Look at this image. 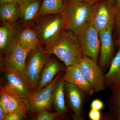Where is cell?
<instances>
[{
  "label": "cell",
  "mask_w": 120,
  "mask_h": 120,
  "mask_svg": "<svg viewBox=\"0 0 120 120\" xmlns=\"http://www.w3.org/2000/svg\"><path fill=\"white\" fill-rule=\"evenodd\" d=\"M7 114L1 106L0 105V120H4L7 116Z\"/></svg>",
  "instance_id": "4dcf8cb0"
},
{
  "label": "cell",
  "mask_w": 120,
  "mask_h": 120,
  "mask_svg": "<svg viewBox=\"0 0 120 120\" xmlns=\"http://www.w3.org/2000/svg\"><path fill=\"white\" fill-rule=\"evenodd\" d=\"M118 45H119V46H120V39H119V40H118Z\"/></svg>",
  "instance_id": "8d00e7d4"
},
{
  "label": "cell",
  "mask_w": 120,
  "mask_h": 120,
  "mask_svg": "<svg viewBox=\"0 0 120 120\" xmlns=\"http://www.w3.org/2000/svg\"><path fill=\"white\" fill-rule=\"evenodd\" d=\"M88 116L91 120H101L102 118L101 113L99 110L92 109H91L89 112Z\"/></svg>",
  "instance_id": "4316f807"
},
{
  "label": "cell",
  "mask_w": 120,
  "mask_h": 120,
  "mask_svg": "<svg viewBox=\"0 0 120 120\" xmlns=\"http://www.w3.org/2000/svg\"><path fill=\"white\" fill-rule=\"evenodd\" d=\"M29 53L17 42L0 56L1 70L13 71L22 74Z\"/></svg>",
  "instance_id": "9c48e42d"
},
{
  "label": "cell",
  "mask_w": 120,
  "mask_h": 120,
  "mask_svg": "<svg viewBox=\"0 0 120 120\" xmlns=\"http://www.w3.org/2000/svg\"><path fill=\"white\" fill-rule=\"evenodd\" d=\"M41 0H22L17 4L20 11V20L24 26H32L39 16Z\"/></svg>",
  "instance_id": "7c38bea8"
},
{
  "label": "cell",
  "mask_w": 120,
  "mask_h": 120,
  "mask_svg": "<svg viewBox=\"0 0 120 120\" xmlns=\"http://www.w3.org/2000/svg\"><path fill=\"white\" fill-rule=\"evenodd\" d=\"M4 73L6 84L18 96L26 101L32 94L27 82L20 73L9 71H2Z\"/></svg>",
  "instance_id": "8fae6325"
},
{
  "label": "cell",
  "mask_w": 120,
  "mask_h": 120,
  "mask_svg": "<svg viewBox=\"0 0 120 120\" xmlns=\"http://www.w3.org/2000/svg\"><path fill=\"white\" fill-rule=\"evenodd\" d=\"M116 13V5L107 0L101 1L92 7L88 22L99 32L114 26Z\"/></svg>",
  "instance_id": "8992f818"
},
{
  "label": "cell",
  "mask_w": 120,
  "mask_h": 120,
  "mask_svg": "<svg viewBox=\"0 0 120 120\" xmlns=\"http://www.w3.org/2000/svg\"><path fill=\"white\" fill-rule=\"evenodd\" d=\"M22 23L11 24L1 23L0 26V52L3 55L18 42L24 27Z\"/></svg>",
  "instance_id": "30bf717a"
},
{
  "label": "cell",
  "mask_w": 120,
  "mask_h": 120,
  "mask_svg": "<svg viewBox=\"0 0 120 120\" xmlns=\"http://www.w3.org/2000/svg\"><path fill=\"white\" fill-rule=\"evenodd\" d=\"M74 33L84 56L97 62L101 46L98 31L88 21Z\"/></svg>",
  "instance_id": "5b68a950"
},
{
  "label": "cell",
  "mask_w": 120,
  "mask_h": 120,
  "mask_svg": "<svg viewBox=\"0 0 120 120\" xmlns=\"http://www.w3.org/2000/svg\"><path fill=\"white\" fill-rule=\"evenodd\" d=\"M80 70L90 84L94 92L103 91L106 88L105 75L97 62L86 56L78 64Z\"/></svg>",
  "instance_id": "ba28073f"
},
{
  "label": "cell",
  "mask_w": 120,
  "mask_h": 120,
  "mask_svg": "<svg viewBox=\"0 0 120 120\" xmlns=\"http://www.w3.org/2000/svg\"><path fill=\"white\" fill-rule=\"evenodd\" d=\"M116 11L120 10V0H115Z\"/></svg>",
  "instance_id": "d6a6232c"
},
{
  "label": "cell",
  "mask_w": 120,
  "mask_h": 120,
  "mask_svg": "<svg viewBox=\"0 0 120 120\" xmlns=\"http://www.w3.org/2000/svg\"><path fill=\"white\" fill-rule=\"evenodd\" d=\"M62 72L57 74L49 85L39 91L32 93L26 102L27 109L39 112L47 110L53 105L54 91L56 84L62 76Z\"/></svg>",
  "instance_id": "52a82bcc"
},
{
  "label": "cell",
  "mask_w": 120,
  "mask_h": 120,
  "mask_svg": "<svg viewBox=\"0 0 120 120\" xmlns=\"http://www.w3.org/2000/svg\"><path fill=\"white\" fill-rule=\"evenodd\" d=\"M101 120H112L110 118H109V117H105V118H102V117L101 119Z\"/></svg>",
  "instance_id": "d590c367"
},
{
  "label": "cell",
  "mask_w": 120,
  "mask_h": 120,
  "mask_svg": "<svg viewBox=\"0 0 120 120\" xmlns=\"http://www.w3.org/2000/svg\"><path fill=\"white\" fill-rule=\"evenodd\" d=\"M22 0H0V4H5V3H12L18 4Z\"/></svg>",
  "instance_id": "1f68e13d"
},
{
  "label": "cell",
  "mask_w": 120,
  "mask_h": 120,
  "mask_svg": "<svg viewBox=\"0 0 120 120\" xmlns=\"http://www.w3.org/2000/svg\"><path fill=\"white\" fill-rule=\"evenodd\" d=\"M65 83L62 77H61L56 84L54 91L53 105L56 112L60 115L68 111L65 94Z\"/></svg>",
  "instance_id": "d6986e66"
},
{
  "label": "cell",
  "mask_w": 120,
  "mask_h": 120,
  "mask_svg": "<svg viewBox=\"0 0 120 120\" xmlns=\"http://www.w3.org/2000/svg\"><path fill=\"white\" fill-rule=\"evenodd\" d=\"M106 86H109L120 81V47L112 61L109 69L105 75Z\"/></svg>",
  "instance_id": "ffe728a7"
},
{
  "label": "cell",
  "mask_w": 120,
  "mask_h": 120,
  "mask_svg": "<svg viewBox=\"0 0 120 120\" xmlns=\"http://www.w3.org/2000/svg\"><path fill=\"white\" fill-rule=\"evenodd\" d=\"M112 90L109 105L112 112H116L120 118V81L109 86Z\"/></svg>",
  "instance_id": "7402d4cb"
},
{
  "label": "cell",
  "mask_w": 120,
  "mask_h": 120,
  "mask_svg": "<svg viewBox=\"0 0 120 120\" xmlns=\"http://www.w3.org/2000/svg\"><path fill=\"white\" fill-rule=\"evenodd\" d=\"M8 108L9 113L15 112L21 110H28L26 101L15 93L9 102Z\"/></svg>",
  "instance_id": "603a6c76"
},
{
  "label": "cell",
  "mask_w": 120,
  "mask_h": 120,
  "mask_svg": "<svg viewBox=\"0 0 120 120\" xmlns=\"http://www.w3.org/2000/svg\"><path fill=\"white\" fill-rule=\"evenodd\" d=\"M60 115L57 112H50L47 110L38 112L34 120H55L57 117Z\"/></svg>",
  "instance_id": "d4e9b609"
},
{
  "label": "cell",
  "mask_w": 120,
  "mask_h": 120,
  "mask_svg": "<svg viewBox=\"0 0 120 120\" xmlns=\"http://www.w3.org/2000/svg\"><path fill=\"white\" fill-rule=\"evenodd\" d=\"M64 30L44 49L49 56L54 54L57 56L67 68L79 64L84 56L75 33L71 31Z\"/></svg>",
  "instance_id": "6da1fadb"
},
{
  "label": "cell",
  "mask_w": 120,
  "mask_h": 120,
  "mask_svg": "<svg viewBox=\"0 0 120 120\" xmlns=\"http://www.w3.org/2000/svg\"><path fill=\"white\" fill-rule=\"evenodd\" d=\"M64 20L62 14L41 15L31 28L38 38L43 49L53 41L64 29Z\"/></svg>",
  "instance_id": "7a4b0ae2"
},
{
  "label": "cell",
  "mask_w": 120,
  "mask_h": 120,
  "mask_svg": "<svg viewBox=\"0 0 120 120\" xmlns=\"http://www.w3.org/2000/svg\"><path fill=\"white\" fill-rule=\"evenodd\" d=\"M50 57L41 46L28 54L21 75L28 83L32 93L37 91L39 75Z\"/></svg>",
  "instance_id": "277c9868"
},
{
  "label": "cell",
  "mask_w": 120,
  "mask_h": 120,
  "mask_svg": "<svg viewBox=\"0 0 120 120\" xmlns=\"http://www.w3.org/2000/svg\"><path fill=\"white\" fill-rule=\"evenodd\" d=\"M65 94L67 106L72 110L76 115L82 116V108L85 93L76 86L65 82Z\"/></svg>",
  "instance_id": "5bb4252c"
},
{
  "label": "cell",
  "mask_w": 120,
  "mask_h": 120,
  "mask_svg": "<svg viewBox=\"0 0 120 120\" xmlns=\"http://www.w3.org/2000/svg\"><path fill=\"white\" fill-rule=\"evenodd\" d=\"M115 23L116 24L117 32L120 36V10L116 11Z\"/></svg>",
  "instance_id": "f1b7e54d"
},
{
  "label": "cell",
  "mask_w": 120,
  "mask_h": 120,
  "mask_svg": "<svg viewBox=\"0 0 120 120\" xmlns=\"http://www.w3.org/2000/svg\"><path fill=\"white\" fill-rule=\"evenodd\" d=\"M104 105L103 102L98 99H95L91 102V107L92 109L101 110L103 109Z\"/></svg>",
  "instance_id": "83f0119b"
},
{
  "label": "cell",
  "mask_w": 120,
  "mask_h": 120,
  "mask_svg": "<svg viewBox=\"0 0 120 120\" xmlns=\"http://www.w3.org/2000/svg\"><path fill=\"white\" fill-rule=\"evenodd\" d=\"M64 0H43L39 12V16L61 14Z\"/></svg>",
  "instance_id": "44dd1931"
},
{
  "label": "cell",
  "mask_w": 120,
  "mask_h": 120,
  "mask_svg": "<svg viewBox=\"0 0 120 120\" xmlns=\"http://www.w3.org/2000/svg\"><path fill=\"white\" fill-rule=\"evenodd\" d=\"M62 77L65 82L76 86L85 94L91 96L94 92L90 84L81 72L78 64L66 68Z\"/></svg>",
  "instance_id": "4fadbf2b"
},
{
  "label": "cell",
  "mask_w": 120,
  "mask_h": 120,
  "mask_svg": "<svg viewBox=\"0 0 120 120\" xmlns=\"http://www.w3.org/2000/svg\"><path fill=\"white\" fill-rule=\"evenodd\" d=\"M94 4L82 3L75 0H64L61 14L64 20V29L75 33L88 21Z\"/></svg>",
  "instance_id": "3957f363"
},
{
  "label": "cell",
  "mask_w": 120,
  "mask_h": 120,
  "mask_svg": "<svg viewBox=\"0 0 120 120\" xmlns=\"http://www.w3.org/2000/svg\"><path fill=\"white\" fill-rule=\"evenodd\" d=\"M14 92L8 86L5 85L0 87V105L2 106L7 115L9 114L8 103Z\"/></svg>",
  "instance_id": "cb8c5ba5"
},
{
  "label": "cell",
  "mask_w": 120,
  "mask_h": 120,
  "mask_svg": "<svg viewBox=\"0 0 120 120\" xmlns=\"http://www.w3.org/2000/svg\"><path fill=\"white\" fill-rule=\"evenodd\" d=\"M76 1L85 4H95L103 0H75Z\"/></svg>",
  "instance_id": "f546056e"
},
{
  "label": "cell",
  "mask_w": 120,
  "mask_h": 120,
  "mask_svg": "<svg viewBox=\"0 0 120 120\" xmlns=\"http://www.w3.org/2000/svg\"><path fill=\"white\" fill-rule=\"evenodd\" d=\"M113 26H111L99 32L101 45L99 64L101 68L103 69L106 67L112 55L114 46L112 31Z\"/></svg>",
  "instance_id": "9a60e30c"
},
{
  "label": "cell",
  "mask_w": 120,
  "mask_h": 120,
  "mask_svg": "<svg viewBox=\"0 0 120 120\" xmlns=\"http://www.w3.org/2000/svg\"><path fill=\"white\" fill-rule=\"evenodd\" d=\"M109 1V2H111L112 4H114L116 5V2H115V0H107Z\"/></svg>",
  "instance_id": "e575fe53"
},
{
  "label": "cell",
  "mask_w": 120,
  "mask_h": 120,
  "mask_svg": "<svg viewBox=\"0 0 120 120\" xmlns=\"http://www.w3.org/2000/svg\"><path fill=\"white\" fill-rule=\"evenodd\" d=\"M71 116L73 120H83L82 118V116H79L76 115L75 114H72Z\"/></svg>",
  "instance_id": "836d02e7"
},
{
  "label": "cell",
  "mask_w": 120,
  "mask_h": 120,
  "mask_svg": "<svg viewBox=\"0 0 120 120\" xmlns=\"http://www.w3.org/2000/svg\"><path fill=\"white\" fill-rule=\"evenodd\" d=\"M28 110H21L7 115L4 120H23Z\"/></svg>",
  "instance_id": "484cf974"
},
{
  "label": "cell",
  "mask_w": 120,
  "mask_h": 120,
  "mask_svg": "<svg viewBox=\"0 0 120 120\" xmlns=\"http://www.w3.org/2000/svg\"><path fill=\"white\" fill-rule=\"evenodd\" d=\"M18 42L23 48L29 52L40 46L36 33L30 27H24L20 34Z\"/></svg>",
  "instance_id": "e0dca14e"
},
{
  "label": "cell",
  "mask_w": 120,
  "mask_h": 120,
  "mask_svg": "<svg viewBox=\"0 0 120 120\" xmlns=\"http://www.w3.org/2000/svg\"><path fill=\"white\" fill-rule=\"evenodd\" d=\"M65 68L60 64L57 60L50 57L39 75L37 91H39L49 85L57 74L65 71Z\"/></svg>",
  "instance_id": "2e32d148"
},
{
  "label": "cell",
  "mask_w": 120,
  "mask_h": 120,
  "mask_svg": "<svg viewBox=\"0 0 120 120\" xmlns=\"http://www.w3.org/2000/svg\"><path fill=\"white\" fill-rule=\"evenodd\" d=\"M0 19L1 23L14 24L20 19V11L19 5L16 3L0 4Z\"/></svg>",
  "instance_id": "ac0fdd59"
}]
</instances>
